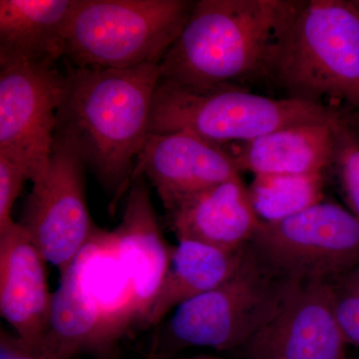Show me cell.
I'll list each match as a JSON object with an SVG mask.
<instances>
[{"label": "cell", "instance_id": "cell-1", "mask_svg": "<svg viewBox=\"0 0 359 359\" xmlns=\"http://www.w3.org/2000/svg\"><path fill=\"white\" fill-rule=\"evenodd\" d=\"M159 65L121 69L70 67L55 134L69 140L114 201L129 190L150 134Z\"/></svg>", "mask_w": 359, "mask_h": 359}, {"label": "cell", "instance_id": "cell-2", "mask_svg": "<svg viewBox=\"0 0 359 359\" xmlns=\"http://www.w3.org/2000/svg\"><path fill=\"white\" fill-rule=\"evenodd\" d=\"M292 0H200L159 63L161 79L184 86L264 77Z\"/></svg>", "mask_w": 359, "mask_h": 359}, {"label": "cell", "instance_id": "cell-3", "mask_svg": "<svg viewBox=\"0 0 359 359\" xmlns=\"http://www.w3.org/2000/svg\"><path fill=\"white\" fill-rule=\"evenodd\" d=\"M264 78L287 98L359 113V15L349 0L294 1Z\"/></svg>", "mask_w": 359, "mask_h": 359}, {"label": "cell", "instance_id": "cell-4", "mask_svg": "<svg viewBox=\"0 0 359 359\" xmlns=\"http://www.w3.org/2000/svg\"><path fill=\"white\" fill-rule=\"evenodd\" d=\"M339 110L290 98H271L238 84L184 86L160 80L150 133L190 132L224 148L287 127L332 122Z\"/></svg>", "mask_w": 359, "mask_h": 359}, {"label": "cell", "instance_id": "cell-5", "mask_svg": "<svg viewBox=\"0 0 359 359\" xmlns=\"http://www.w3.org/2000/svg\"><path fill=\"white\" fill-rule=\"evenodd\" d=\"M196 1L76 0L65 57L74 67L121 69L159 65Z\"/></svg>", "mask_w": 359, "mask_h": 359}, {"label": "cell", "instance_id": "cell-6", "mask_svg": "<svg viewBox=\"0 0 359 359\" xmlns=\"http://www.w3.org/2000/svg\"><path fill=\"white\" fill-rule=\"evenodd\" d=\"M294 283L269 269L249 245L235 275L175 309L168 339L178 347L243 349L280 311Z\"/></svg>", "mask_w": 359, "mask_h": 359}, {"label": "cell", "instance_id": "cell-7", "mask_svg": "<svg viewBox=\"0 0 359 359\" xmlns=\"http://www.w3.org/2000/svg\"><path fill=\"white\" fill-rule=\"evenodd\" d=\"M250 248L290 282H332L359 266V218L323 200L290 218L262 222Z\"/></svg>", "mask_w": 359, "mask_h": 359}, {"label": "cell", "instance_id": "cell-8", "mask_svg": "<svg viewBox=\"0 0 359 359\" xmlns=\"http://www.w3.org/2000/svg\"><path fill=\"white\" fill-rule=\"evenodd\" d=\"M65 85L53 63L0 58V157L32 184L48 168Z\"/></svg>", "mask_w": 359, "mask_h": 359}, {"label": "cell", "instance_id": "cell-9", "mask_svg": "<svg viewBox=\"0 0 359 359\" xmlns=\"http://www.w3.org/2000/svg\"><path fill=\"white\" fill-rule=\"evenodd\" d=\"M86 166L76 147L55 134L46 173L33 184L20 222L46 263L56 266L60 275L97 229L87 207Z\"/></svg>", "mask_w": 359, "mask_h": 359}, {"label": "cell", "instance_id": "cell-10", "mask_svg": "<svg viewBox=\"0 0 359 359\" xmlns=\"http://www.w3.org/2000/svg\"><path fill=\"white\" fill-rule=\"evenodd\" d=\"M330 282L295 283L280 311L243 347L245 359H347Z\"/></svg>", "mask_w": 359, "mask_h": 359}, {"label": "cell", "instance_id": "cell-11", "mask_svg": "<svg viewBox=\"0 0 359 359\" xmlns=\"http://www.w3.org/2000/svg\"><path fill=\"white\" fill-rule=\"evenodd\" d=\"M240 173L226 148L190 132L179 131L148 135L137 158L133 178L148 179L169 212L196 194Z\"/></svg>", "mask_w": 359, "mask_h": 359}, {"label": "cell", "instance_id": "cell-12", "mask_svg": "<svg viewBox=\"0 0 359 359\" xmlns=\"http://www.w3.org/2000/svg\"><path fill=\"white\" fill-rule=\"evenodd\" d=\"M110 233L128 278L135 323L145 325L169 271L174 247L163 237L143 176L132 179L121 223Z\"/></svg>", "mask_w": 359, "mask_h": 359}, {"label": "cell", "instance_id": "cell-13", "mask_svg": "<svg viewBox=\"0 0 359 359\" xmlns=\"http://www.w3.org/2000/svg\"><path fill=\"white\" fill-rule=\"evenodd\" d=\"M44 257L20 223L0 230V313L15 334L39 346L46 334L52 295Z\"/></svg>", "mask_w": 359, "mask_h": 359}, {"label": "cell", "instance_id": "cell-14", "mask_svg": "<svg viewBox=\"0 0 359 359\" xmlns=\"http://www.w3.org/2000/svg\"><path fill=\"white\" fill-rule=\"evenodd\" d=\"M122 335L87 287L82 250L60 275L39 347L50 359H72L86 351L109 353Z\"/></svg>", "mask_w": 359, "mask_h": 359}, {"label": "cell", "instance_id": "cell-15", "mask_svg": "<svg viewBox=\"0 0 359 359\" xmlns=\"http://www.w3.org/2000/svg\"><path fill=\"white\" fill-rule=\"evenodd\" d=\"M167 212L178 240L224 250L248 247L262 223L241 176L196 194Z\"/></svg>", "mask_w": 359, "mask_h": 359}, {"label": "cell", "instance_id": "cell-16", "mask_svg": "<svg viewBox=\"0 0 359 359\" xmlns=\"http://www.w3.org/2000/svg\"><path fill=\"white\" fill-rule=\"evenodd\" d=\"M337 118L276 130L252 141L231 144L228 151L240 172L254 176L325 174L334 161Z\"/></svg>", "mask_w": 359, "mask_h": 359}, {"label": "cell", "instance_id": "cell-17", "mask_svg": "<svg viewBox=\"0 0 359 359\" xmlns=\"http://www.w3.org/2000/svg\"><path fill=\"white\" fill-rule=\"evenodd\" d=\"M76 0H0V58L56 65Z\"/></svg>", "mask_w": 359, "mask_h": 359}, {"label": "cell", "instance_id": "cell-18", "mask_svg": "<svg viewBox=\"0 0 359 359\" xmlns=\"http://www.w3.org/2000/svg\"><path fill=\"white\" fill-rule=\"evenodd\" d=\"M249 245L224 250L191 240H178L171 264L145 325H157L185 302L216 289L235 275Z\"/></svg>", "mask_w": 359, "mask_h": 359}, {"label": "cell", "instance_id": "cell-19", "mask_svg": "<svg viewBox=\"0 0 359 359\" xmlns=\"http://www.w3.org/2000/svg\"><path fill=\"white\" fill-rule=\"evenodd\" d=\"M325 174L257 175L248 187L261 222L280 221L323 201Z\"/></svg>", "mask_w": 359, "mask_h": 359}, {"label": "cell", "instance_id": "cell-20", "mask_svg": "<svg viewBox=\"0 0 359 359\" xmlns=\"http://www.w3.org/2000/svg\"><path fill=\"white\" fill-rule=\"evenodd\" d=\"M334 161L347 209L359 218V127L348 111H339L334 125Z\"/></svg>", "mask_w": 359, "mask_h": 359}, {"label": "cell", "instance_id": "cell-21", "mask_svg": "<svg viewBox=\"0 0 359 359\" xmlns=\"http://www.w3.org/2000/svg\"><path fill=\"white\" fill-rule=\"evenodd\" d=\"M330 283L335 314L347 344L359 347V266Z\"/></svg>", "mask_w": 359, "mask_h": 359}, {"label": "cell", "instance_id": "cell-22", "mask_svg": "<svg viewBox=\"0 0 359 359\" xmlns=\"http://www.w3.org/2000/svg\"><path fill=\"white\" fill-rule=\"evenodd\" d=\"M25 181L27 177L21 168L0 157V230L14 223L11 214Z\"/></svg>", "mask_w": 359, "mask_h": 359}, {"label": "cell", "instance_id": "cell-23", "mask_svg": "<svg viewBox=\"0 0 359 359\" xmlns=\"http://www.w3.org/2000/svg\"><path fill=\"white\" fill-rule=\"evenodd\" d=\"M0 359H50L39 346H32L4 328L0 332Z\"/></svg>", "mask_w": 359, "mask_h": 359}, {"label": "cell", "instance_id": "cell-24", "mask_svg": "<svg viewBox=\"0 0 359 359\" xmlns=\"http://www.w3.org/2000/svg\"><path fill=\"white\" fill-rule=\"evenodd\" d=\"M176 359H224L218 358V356L207 355V354H202V355L190 356V358H176Z\"/></svg>", "mask_w": 359, "mask_h": 359}, {"label": "cell", "instance_id": "cell-25", "mask_svg": "<svg viewBox=\"0 0 359 359\" xmlns=\"http://www.w3.org/2000/svg\"><path fill=\"white\" fill-rule=\"evenodd\" d=\"M349 2H351V6L355 9L356 13L359 15V0H349Z\"/></svg>", "mask_w": 359, "mask_h": 359}]
</instances>
